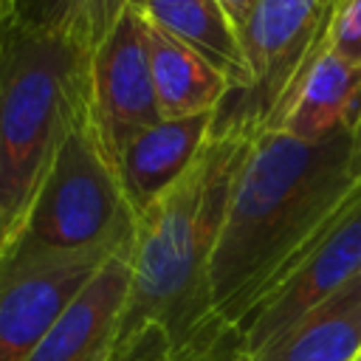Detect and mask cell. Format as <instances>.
<instances>
[{
    "label": "cell",
    "instance_id": "obj_16",
    "mask_svg": "<svg viewBox=\"0 0 361 361\" xmlns=\"http://www.w3.org/2000/svg\"><path fill=\"white\" fill-rule=\"evenodd\" d=\"M327 45L341 59L361 68V0H336L327 25Z\"/></svg>",
    "mask_w": 361,
    "mask_h": 361
},
{
    "label": "cell",
    "instance_id": "obj_21",
    "mask_svg": "<svg viewBox=\"0 0 361 361\" xmlns=\"http://www.w3.org/2000/svg\"><path fill=\"white\" fill-rule=\"evenodd\" d=\"M3 245H6V237H3V223H0V251H3Z\"/></svg>",
    "mask_w": 361,
    "mask_h": 361
},
{
    "label": "cell",
    "instance_id": "obj_18",
    "mask_svg": "<svg viewBox=\"0 0 361 361\" xmlns=\"http://www.w3.org/2000/svg\"><path fill=\"white\" fill-rule=\"evenodd\" d=\"M217 3H220V8L226 11V17L234 23L237 31L245 28V23H248V17H251V11H254V6H257V0H217Z\"/></svg>",
    "mask_w": 361,
    "mask_h": 361
},
{
    "label": "cell",
    "instance_id": "obj_4",
    "mask_svg": "<svg viewBox=\"0 0 361 361\" xmlns=\"http://www.w3.org/2000/svg\"><path fill=\"white\" fill-rule=\"evenodd\" d=\"M135 212L96 138L87 102L65 133L23 223L3 245L17 254H130Z\"/></svg>",
    "mask_w": 361,
    "mask_h": 361
},
{
    "label": "cell",
    "instance_id": "obj_1",
    "mask_svg": "<svg viewBox=\"0 0 361 361\" xmlns=\"http://www.w3.org/2000/svg\"><path fill=\"white\" fill-rule=\"evenodd\" d=\"M358 186L350 172V127L322 141L282 130L251 138L206 268L209 313L228 344V361L234 327Z\"/></svg>",
    "mask_w": 361,
    "mask_h": 361
},
{
    "label": "cell",
    "instance_id": "obj_15",
    "mask_svg": "<svg viewBox=\"0 0 361 361\" xmlns=\"http://www.w3.org/2000/svg\"><path fill=\"white\" fill-rule=\"evenodd\" d=\"M127 11L130 0H17L14 17L93 56Z\"/></svg>",
    "mask_w": 361,
    "mask_h": 361
},
{
    "label": "cell",
    "instance_id": "obj_7",
    "mask_svg": "<svg viewBox=\"0 0 361 361\" xmlns=\"http://www.w3.org/2000/svg\"><path fill=\"white\" fill-rule=\"evenodd\" d=\"M110 257L0 251V361H25Z\"/></svg>",
    "mask_w": 361,
    "mask_h": 361
},
{
    "label": "cell",
    "instance_id": "obj_2",
    "mask_svg": "<svg viewBox=\"0 0 361 361\" xmlns=\"http://www.w3.org/2000/svg\"><path fill=\"white\" fill-rule=\"evenodd\" d=\"M248 144L245 135L209 130L192 166L138 214L113 353L147 324H158L178 361H228V344L209 313L206 268Z\"/></svg>",
    "mask_w": 361,
    "mask_h": 361
},
{
    "label": "cell",
    "instance_id": "obj_20",
    "mask_svg": "<svg viewBox=\"0 0 361 361\" xmlns=\"http://www.w3.org/2000/svg\"><path fill=\"white\" fill-rule=\"evenodd\" d=\"M14 14H17V0H0V42H3V34L11 25Z\"/></svg>",
    "mask_w": 361,
    "mask_h": 361
},
{
    "label": "cell",
    "instance_id": "obj_13",
    "mask_svg": "<svg viewBox=\"0 0 361 361\" xmlns=\"http://www.w3.org/2000/svg\"><path fill=\"white\" fill-rule=\"evenodd\" d=\"M361 355V274L274 341L234 361H355Z\"/></svg>",
    "mask_w": 361,
    "mask_h": 361
},
{
    "label": "cell",
    "instance_id": "obj_3",
    "mask_svg": "<svg viewBox=\"0 0 361 361\" xmlns=\"http://www.w3.org/2000/svg\"><path fill=\"white\" fill-rule=\"evenodd\" d=\"M87 62L68 39L11 20L0 42V223H23L65 133L87 102Z\"/></svg>",
    "mask_w": 361,
    "mask_h": 361
},
{
    "label": "cell",
    "instance_id": "obj_17",
    "mask_svg": "<svg viewBox=\"0 0 361 361\" xmlns=\"http://www.w3.org/2000/svg\"><path fill=\"white\" fill-rule=\"evenodd\" d=\"M110 361H178L172 341L164 327L147 324L141 333H135L124 347H118Z\"/></svg>",
    "mask_w": 361,
    "mask_h": 361
},
{
    "label": "cell",
    "instance_id": "obj_6",
    "mask_svg": "<svg viewBox=\"0 0 361 361\" xmlns=\"http://www.w3.org/2000/svg\"><path fill=\"white\" fill-rule=\"evenodd\" d=\"M361 274V186L327 228L279 274L234 327V355H251Z\"/></svg>",
    "mask_w": 361,
    "mask_h": 361
},
{
    "label": "cell",
    "instance_id": "obj_11",
    "mask_svg": "<svg viewBox=\"0 0 361 361\" xmlns=\"http://www.w3.org/2000/svg\"><path fill=\"white\" fill-rule=\"evenodd\" d=\"M130 11L192 48L228 82L231 90L248 87L251 68L243 51V37L217 0H130Z\"/></svg>",
    "mask_w": 361,
    "mask_h": 361
},
{
    "label": "cell",
    "instance_id": "obj_9",
    "mask_svg": "<svg viewBox=\"0 0 361 361\" xmlns=\"http://www.w3.org/2000/svg\"><path fill=\"white\" fill-rule=\"evenodd\" d=\"M130 290V254H113L25 361H110Z\"/></svg>",
    "mask_w": 361,
    "mask_h": 361
},
{
    "label": "cell",
    "instance_id": "obj_12",
    "mask_svg": "<svg viewBox=\"0 0 361 361\" xmlns=\"http://www.w3.org/2000/svg\"><path fill=\"white\" fill-rule=\"evenodd\" d=\"M358 113L361 68L341 59L324 39L274 130H282L299 141H322L338 127L353 130Z\"/></svg>",
    "mask_w": 361,
    "mask_h": 361
},
{
    "label": "cell",
    "instance_id": "obj_10",
    "mask_svg": "<svg viewBox=\"0 0 361 361\" xmlns=\"http://www.w3.org/2000/svg\"><path fill=\"white\" fill-rule=\"evenodd\" d=\"M212 118L214 113L161 118L124 144L116 161V172L127 203L135 212V220L192 166V161L209 141Z\"/></svg>",
    "mask_w": 361,
    "mask_h": 361
},
{
    "label": "cell",
    "instance_id": "obj_5",
    "mask_svg": "<svg viewBox=\"0 0 361 361\" xmlns=\"http://www.w3.org/2000/svg\"><path fill=\"white\" fill-rule=\"evenodd\" d=\"M336 0H257L243 37L251 68L245 90H228L212 118V133L254 138L274 130L299 79L327 39Z\"/></svg>",
    "mask_w": 361,
    "mask_h": 361
},
{
    "label": "cell",
    "instance_id": "obj_14",
    "mask_svg": "<svg viewBox=\"0 0 361 361\" xmlns=\"http://www.w3.org/2000/svg\"><path fill=\"white\" fill-rule=\"evenodd\" d=\"M144 34L161 118H189L200 113H214L231 90L228 82L206 59H200L192 48L172 39L169 34L147 23Z\"/></svg>",
    "mask_w": 361,
    "mask_h": 361
},
{
    "label": "cell",
    "instance_id": "obj_22",
    "mask_svg": "<svg viewBox=\"0 0 361 361\" xmlns=\"http://www.w3.org/2000/svg\"><path fill=\"white\" fill-rule=\"evenodd\" d=\"M355 361H361V355H358V358H355Z\"/></svg>",
    "mask_w": 361,
    "mask_h": 361
},
{
    "label": "cell",
    "instance_id": "obj_19",
    "mask_svg": "<svg viewBox=\"0 0 361 361\" xmlns=\"http://www.w3.org/2000/svg\"><path fill=\"white\" fill-rule=\"evenodd\" d=\"M350 172L361 183V113L350 130Z\"/></svg>",
    "mask_w": 361,
    "mask_h": 361
},
{
    "label": "cell",
    "instance_id": "obj_8",
    "mask_svg": "<svg viewBox=\"0 0 361 361\" xmlns=\"http://www.w3.org/2000/svg\"><path fill=\"white\" fill-rule=\"evenodd\" d=\"M87 116L113 166L133 135L161 121L147 34L135 11L118 20L87 62Z\"/></svg>",
    "mask_w": 361,
    "mask_h": 361
}]
</instances>
